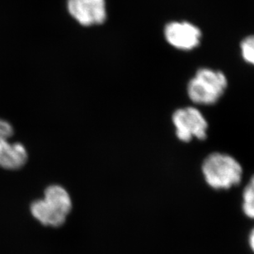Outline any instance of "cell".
<instances>
[{"label": "cell", "instance_id": "277c9868", "mask_svg": "<svg viewBox=\"0 0 254 254\" xmlns=\"http://www.w3.org/2000/svg\"><path fill=\"white\" fill-rule=\"evenodd\" d=\"M71 16L83 26L102 24L107 17L105 0H68Z\"/></svg>", "mask_w": 254, "mask_h": 254}, {"label": "cell", "instance_id": "3957f363", "mask_svg": "<svg viewBox=\"0 0 254 254\" xmlns=\"http://www.w3.org/2000/svg\"><path fill=\"white\" fill-rule=\"evenodd\" d=\"M173 123L177 137L181 141L189 142L192 138L205 139L207 135L208 123L197 108H180L174 113Z\"/></svg>", "mask_w": 254, "mask_h": 254}, {"label": "cell", "instance_id": "52a82bcc", "mask_svg": "<svg viewBox=\"0 0 254 254\" xmlns=\"http://www.w3.org/2000/svg\"><path fill=\"white\" fill-rule=\"evenodd\" d=\"M27 161V151L21 143L6 141L0 144V167L15 170L20 169Z\"/></svg>", "mask_w": 254, "mask_h": 254}, {"label": "cell", "instance_id": "8992f818", "mask_svg": "<svg viewBox=\"0 0 254 254\" xmlns=\"http://www.w3.org/2000/svg\"><path fill=\"white\" fill-rule=\"evenodd\" d=\"M30 211L35 220L46 227H62L67 220V216L55 210L43 198L34 200L31 204Z\"/></svg>", "mask_w": 254, "mask_h": 254}, {"label": "cell", "instance_id": "5b68a950", "mask_svg": "<svg viewBox=\"0 0 254 254\" xmlns=\"http://www.w3.org/2000/svg\"><path fill=\"white\" fill-rule=\"evenodd\" d=\"M165 38L169 44L177 49L190 51L200 45L201 32L189 22H174L165 27Z\"/></svg>", "mask_w": 254, "mask_h": 254}, {"label": "cell", "instance_id": "6da1fadb", "mask_svg": "<svg viewBox=\"0 0 254 254\" xmlns=\"http://www.w3.org/2000/svg\"><path fill=\"white\" fill-rule=\"evenodd\" d=\"M201 171L206 184L215 190H227L242 180L240 163L234 157L222 153L209 154L203 161Z\"/></svg>", "mask_w": 254, "mask_h": 254}, {"label": "cell", "instance_id": "30bf717a", "mask_svg": "<svg viewBox=\"0 0 254 254\" xmlns=\"http://www.w3.org/2000/svg\"><path fill=\"white\" fill-rule=\"evenodd\" d=\"M240 49L245 62L254 66V36H250L243 40Z\"/></svg>", "mask_w": 254, "mask_h": 254}, {"label": "cell", "instance_id": "ba28073f", "mask_svg": "<svg viewBox=\"0 0 254 254\" xmlns=\"http://www.w3.org/2000/svg\"><path fill=\"white\" fill-rule=\"evenodd\" d=\"M52 208L68 217L73 208V203L68 191L59 185H52L46 189L43 198Z\"/></svg>", "mask_w": 254, "mask_h": 254}, {"label": "cell", "instance_id": "8fae6325", "mask_svg": "<svg viewBox=\"0 0 254 254\" xmlns=\"http://www.w3.org/2000/svg\"><path fill=\"white\" fill-rule=\"evenodd\" d=\"M13 128L7 121L0 119V144L8 141L13 134Z\"/></svg>", "mask_w": 254, "mask_h": 254}, {"label": "cell", "instance_id": "9c48e42d", "mask_svg": "<svg viewBox=\"0 0 254 254\" xmlns=\"http://www.w3.org/2000/svg\"><path fill=\"white\" fill-rule=\"evenodd\" d=\"M242 210L248 218L254 220V175L243 192Z\"/></svg>", "mask_w": 254, "mask_h": 254}, {"label": "cell", "instance_id": "7c38bea8", "mask_svg": "<svg viewBox=\"0 0 254 254\" xmlns=\"http://www.w3.org/2000/svg\"><path fill=\"white\" fill-rule=\"evenodd\" d=\"M248 243H249V246L252 250V252L254 254V228L250 231L249 237H248Z\"/></svg>", "mask_w": 254, "mask_h": 254}, {"label": "cell", "instance_id": "7a4b0ae2", "mask_svg": "<svg viewBox=\"0 0 254 254\" xmlns=\"http://www.w3.org/2000/svg\"><path fill=\"white\" fill-rule=\"evenodd\" d=\"M225 73L211 68H199L188 85V94L193 103L212 105L217 103L227 88Z\"/></svg>", "mask_w": 254, "mask_h": 254}]
</instances>
